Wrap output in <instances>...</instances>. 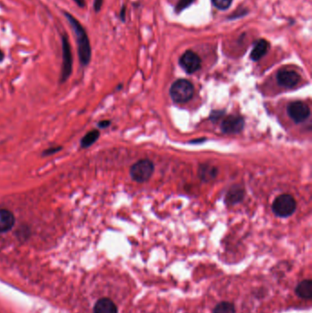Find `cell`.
I'll return each mask as SVG.
<instances>
[{
    "mask_svg": "<svg viewBox=\"0 0 312 313\" xmlns=\"http://www.w3.org/2000/svg\"><path fill=\"white\" fill-rule=\"evenodd\" d=\"M64 15L71 26L72 33L75 36L81 65L85 67L90 64L92 59V47L87 32L80 21L75 16H72L70 12L64 11Z\"/></svg>",
    "mask_w": 312,
    "mask_h": 313,
    "instance_id": "1",
    "label": "cell"
},
{
    "mask_svg": "<svg viewBox=\"0 0 312 313\" xmlns=\"http://www.w3.org/2000/svg\"><path fill=\"white\" fill-rule=\"evenodd\" d=\"M4 59H5V53H4V51L0 49V63H2V62L4 61Z\"/></svg>",
    "mask_w": 312,
    "mask_h": 313,
    "instance_id": "25",
    "label": "cell"
},
{
    "mask_svg": "<svg viewBox=\"0 0 312 313\" xmlns=\"http://www.w3.org/2000/svg\"><path fill=\"white\" fill-rule=\"evenodd\" d=\"M99 137H100V132L97 129L89 131L88 133H86L84 137L81 139V148H90L91 146L96 143Z\"/></svg>",
    "mask_w": 312,
    "mask_h": 313,
    "instance_id": "16",
    "label": "cell"
},
{
    "mask_svg": "<svg viewBox=\"0 0 312 313\" xmlns=\"http://www.w3.org/2000/svg\"><path fill=\"white\" fill-rule=\"evenodd\" d=\"M73 2L80 8H85V6H86L85 0H73Z\"/></svg>",
    "mask_w": 312,
    "mask_h": 313,
    "instance_id": "23",
    "label": "cell"
},
{
    "mask_svg": "<svg viewBox=\"0 0 312 313\" xmlns=\"http://www.w3.org/2000/svg\"><path fill=\"white\" fill-rule=\"evenodd\" d=\"M288 114L289 117L295 123H301L310 116L311 109L308 104L303 102L295 101L288 104Z\"/></svg>",
    "mask_w": 312,
    "mask_h": 313,
    "instance_id": "6",
    "label": "cell"
},
{
    "mask_svg": "<svg viewBox=\"0 0 312 313\" xmlns=\"http://www.w3.org/2000/svg\"><path fill=\"white\" fill-rule=\"evenodd\" d=\"M154 164L148 160H141L136 162L130 169L132 179L139 183L148 181L154 172Z\"/></svg>",
    "mask_w": 312,
    "mask_h": 313,
    "instance_id": "5",
    "label": "cell"
},
{
    "mask_svg": "<svg viewBox=\"0 0 312 313\" xmlns=\"http://www.w3.org/2000/svg\"><path fill=\"white\" fill-rule=\"evenodd\" d=\"M110 125H111V121H100V122L98 123V128H100V129H106V128H108Z\"/></svg>",
    "mask_w": 312,
    "mask_h": 313,
    "instance_id": "22",
    "label": "cell"
},
{
    "mask_svg": "<svg viewBox=\"0 0 312 313\" xmlns=\"http://www.w3.org/2000/svg\"><path fill=\"white\" fill-rule=\"evenodd\" d=\"M15 225V216L7 209H0V233L10 231Z\"/></svg>",
    "mask_w": 312,
    "mask_h": 313,
    "instance_id": "10",
    "label": "cell"
},
{
    "mask_svg": "<svg viewBox=\"0 0 312 313\" xmlns=\"http://www.w3.org/2000/svg\"><path fill=\"white\" fill-rule=\"evenodd\" d=\"M296 202L289 194H282L276 198L272 204V210L277 216L288 217L296 211Z\"/></svg>",
    "mask_w": 312,
    "mask_h": 313,
    "instance_id": "4",
    "label": "cell"
},
{
    "mask_svg": "<svg viewBox=\"0 0 312 313\" xmlns=\"http://www.w3.org/2000/svg\"><path fill=\"white\" fill-rule=\"evenodd\" d=\"M213 313H235V309L232 303L224 301L215 307Z\"/></svg>",
    "mask_w": 312,
    "mask_h": 313,
    "instance_id": "17",
    "label": "cell"
},
{
    "mask_svg": "<svg viewBox=\"0 0 312 313\" xmlns=\"http://www.w3.org/2000/svg\"><path fill=\"white\" fill-rule=\"evenodd\" d=\"M215 8L220 10H225L230 8L232 0H212Z\"/></svg>",
    "mask_w": 312,
    "mask_h": 313,
    "instance_id": "18",
    "label": "cell"
},
{
    "mask_svg": "<svg viewBox=\"0 0 312 313\" xmlns=\"http://www.w3.org/2000/svg\"><path fill=\"white\" fill-rule=\"evenodd\" d=\"M245 197V191L244 189L238 186V185H234L232 186V188L229 190V192L226 194L225 197V201L228 204H236L238 202L242 201Z\"/></svg>",
    "mask_w": 312,
    "mask_h": 313,
    "instance_id": "12",
    "label": "cell"
},
{
    "mask_svg": "<svg viewBox=\"0 0 312 313\" xmlns=\"http://www.w3.org/2000/svg\"><path fill=\"white\" fill-rule=\"evenodd\" d=\"M62 41V56H63V63L61 67V74L60 80L61 83H64L71 76L72 72V65H73V58H72V47L71 43L66 33H63L61 36Z\"/></svg>",
    "mask_w": 312,
    "mask_h": 313,
    "instance_id": "2",
    "label": "cell"
},
{
    "mask_svg": "<svg viewBox=\"0 0 312 313\" xmlns=\"http://www.w3.org/2000/svg\"><path fill=\"white\" fill-rule=\"evenodd\" d=\"M126 10H127L126 6H123L120 10V19L123 22H125L126 20Z\"/></svg>",
    "mask_w": 312,
    "mask_h": 313,
    "instance_id": "24",
    "label": "cell"
},
{
    "mask_svg": "<svg viewBox=\"0 0 312 313\" xmlns=\"http://www.w3.org/2000/svg\"><path fill=\"white\" fill-rule=\"evenodd\" d=\"M195 0H180L176 6V12L180 13L183 11L185 8H189Z\"/></svg>",
    "mask_w": 312,
    "mask_h": 313,
    "instance_id": "19",
    "label": "cell"
},
{
    "mask_svg": "<svg viewBox=\"0 0 312 313\" xmlns=\"http://www.w3.org/2000/svg\"><path fill=\"white\" fill-rule=\"evenodd\" d=\"M180 65L187 73H194L197 72L201 66L200 58L197 53L191 49L185 51L182 56L180 58Z\"/></svg>",
    "mask_w": 312,
    "mask_h": 313,
    "instance_id": "7",
    "label": "cell"
},
{
    "mask_svg": "<svg viewBox=\"0 0 312 313\" xmlns=\"http://www.w3.org/2000/svg\"><path fill=\"white\" fill-rule=\"evenodd\" d=\"M194 94V87L190 81L179 79L174 82L169 90L171 99L177 104H183L191 100Z\"/></svg>",
    "mask_w": 312,
    "mask_h": 313,
    "instance_id": "3",
    "label": "cell"
},
{
    "mask_svg": "<svg viewBox=\"0 0 312 313\" xmlns=\"http://www.w3.org/2000/svg\"><path fill=\"white\" fill-rule=\"evenodd\" d=\"M279 84L286 88H293L300 81V76L297 72L290 70H281L277 74Z\"/></svg>",
    "mask_w": 312,
    "mask_h": 313,
    "instance_id": "9",
    "label": "cell"
},
{
    "mask_svg": "<svg viewBox=\"0 0 312 313\" xmlns=\"http://www.w3.org/2000/svg\"><path fill=\"white\" fill-rule=\"evenodd\" d=\"M218 170L214 166L210 164H201L199 168V176L202 181L208 182L217 176Z\"/></svg>",
    "mask_w": 312,
    "mask_h": 313,
    "instance_id": "14",
    "label": "cell"
},
{
    "mask_svg": "<svg viewBox=\"0 0 312 313\" xmlns=\"http://www.w3.org/2000/svg\"><path fill=\"white\" fill-rule=\"evenodd\" d=\"M104 4V0H94V9L96 13H99L102 9Z\"/></svg>",
    "mask_w": 312,
    "mask_h": 313,
    "instance_id": "21",
    "label": "cell"
},
{
    "mask_svg": "<svg viewBox=\"0 0 312 313\" xmlns=\"http://www.w3.org/2000/svg\"><path fill=\"white\" fill-rule=\"evenodd\" d=\"M268 47H269V44L266 40H257L254 48H253V50L251 51V54H250L251 60L254 62L259 61L261 58H263L265 55V53L267 52Z\"/></svg>",
    "mask_w": 312,
    "mask_h": 313,
    "instance_id": "13",
    "label": "cell"
},
{
    "mask_svg": "<svg viewBox=\"0 0 312 313\" xmlns=\"http://www.w3.org/2000/svg\"><path fill=\"white\" fill-rule=\"evenodd\" d=\"M94 313H117V307L109 298H101L96 302Z\"/></svg>",
    "mask_w": 312,
    "mask_h": 313,
    "instance_id": "11",
    "label": "cell"
},
{
    "mask_svg": "<svg viewBox=\"0 0 312 313\" xmlns=\"http://www.w3.org/2000/svg\"><path fill=\"white\" fill-rule=\"evenodd\" d=\"M62 147L58 146V147H51V148H49L47 149H45L43 152H42V157H48V156H51L55 153L59 152L62 150Z\"/></svg>",
    "mask_w": 312,
    "mask_h": 313,
    "instance_id": "20",
    "label": "cell"
},
{
    "mask_svg": "<svg viewBox=\"0 0 312 313\" xmlns=\"http://www.w3.org/2000/svg\"><path fill=\"white\" fill-rule=\"evenodd\" d=\"M296 295L304 299L312 297V283L310 280L301 281L296 288Z\"/></svg>",
    "mask_w": 312,
    "mask_h": 313,
    "instance_id": "15",
    "label": "cell"
},
{
    "mask_svg": "<svg viewBox=\"0 0 312 313\" xmlns=\"http://www.w3.org/2000/svg\"><path fill=\"white\" fill-rule=\"evenodd\" d=\"M244 127L245 120L238 115H231L227 116L226 118H224L221 125L222 131L228 135H234L240 133Z\"/></svg>",
    "mask_w": 312,
    "mask_h": 313,
    "instance_id": "8",
    "label": "cell"
}]
</instances>
